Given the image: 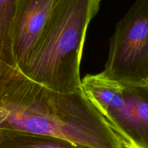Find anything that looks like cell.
<instances>
[{
    "instance_id": "6da1fadb",
    "label": "cell",
    "mask_w": 148,
    "mask_h": 148,
    "mask_svg": "<svg viewBox=\"0 0 148 148\" xmlns=\"http://www.w3.org/2000/svg\"><path fill=\"white\" fill-rule=\"evenodd\" d=\"M0 128L49 135L88 148H125L83 90L58 92L16 68L0 75Z\"/></svg>"
},
{
    "instance_id": "7a4b0ae2",
    "label": "cell",
    "mask_w": 148,
    "mask_h": 148,
    "mask_svg": "<svg viewBox=\"0 0 148 148\" xmlns=\"http://www.w3.org/2000/svg\"><path fill=\"white\" fill-rule=\"evenodd\" d=\"M100 1L55 0L46 25L20 72L53 90H82V51L88 25Z\"/></svg>"
},
{
    "instance_id": "3957f363",
    "label": "cell",
    "mask_w": 148,
    "mask_h": 148,
    "mask_svg": "<svg viewBox=\"0 0 148 148\" xmlns=\"http://www.w3.org/2000/svg\"><path fill=\"white\" fill-rule=\"evenodd\" d=\"M82 88L125 148H148V84L124 83L101 72L85 76Z\"/></svg>"
},
{
    "instance_id": "277c9868",
    "label": "cell",
    "mask_w": 148,
    "mask_h": 148,
    "mask_svg": "<svg viewBox=\"0 0 148 148\" xmlns=\"http://www.w3.org/2000/svg\"><path fill=\"white\" fill-rule=\"evenodd\" d=\"M102 72L119 82L148 84V0H137L117 23Z\"/></svg>"
},
{
    "instance_id": "5b68a950",
    "label": "cell",
    "mask_w": 148,
    "mask_h": 148,
    "mask_svg": "<svg viewBox=\"0 0 148 148\" xmlns=\"http://www.w3.org/2000/svg\"><path fill=\"white\" fill-rule=\"evenodd\" d=\"M55 0H18L12 29V50L21 71L47 23Z\"/></svg>"
},
{
    "instance_id": "8992f818",
    "label": "cell",
    "mask_w": 148,
    "mask_h": 148,
    "mask_svg": "<svg viewBox=\"0 0 148 148\" xmlns=\"http://www.w3.org/2000/svg\"><path fill=\"white\" fill-rule=\"evenodd\" d=\"M0 148H88L49 135L0 128Z\"/></svg>"
},
{
    "instance_id": "52a82bcc",
    "label": "cell",
    "mask_w": 148,
    "mask_h": 148,
    "mask_svg": "<svg viewBox=\"0 0 148 148\" xmlns=\"http://www.w3.org/2000/svg\"><path fill=\"white\" fill-rule=\"evenodd\" d=\"M18 0H0V74L16 68L12 50V29Z\"/></svg>"
},
{
    "instance_id": "ba28073f",
    "label": "cell",
    "mask_w": 148,
    "mask_h": 148,
    "mask_svg": "<svg viewBox=\"0 0 148 148\" xmlns=\"http://www.w3.org/2000/svg\"><path fill=\"white\" fill-rule=\"evenodd\" d=\"M4 117H5V111H4V110L0 106V126H1L2 121H3Z\"/></svg>"
}]
</instances>
